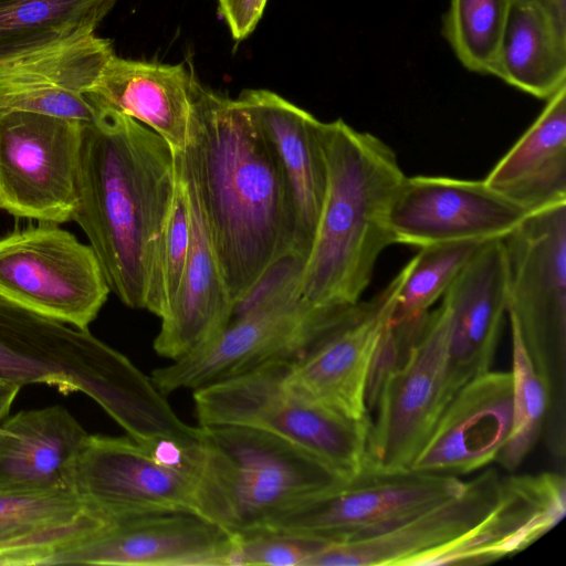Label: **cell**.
Listing matches in <instances>:
<instances>
[{"mask_svg": "<svg viewBox=\"0 0 566 566\" xmlns=\"http://www.w3.org/2000/svg\"><path fill=\"white\" fill-rule=\"evenodd\" d=\"M184 154L233 304L272 263L294 253L289 186L274 148L248 111L200 82Z\"/></svg>", "mask_w": 566, "mask_h": 566, "instance_id": "1", "label": "cell"}, {"mask_svg": "<svg viewBox=\"0 0 566 566\" xmlns=\"http://www.w3.org/2000/svg\"><path fill=\"white\" fill-rule=\"evenodd\" d=\"M83 123L72 221L86 234L111 292L145 310L177 185L168 144L136 119L95 106Z\"/></svg>", "mask_w": 566, "mask_h": 566, "instance_id": "2", "label": "cell"}, {"mask_svg": "<svg viewBox=\"0 0 566 566\" xmlns=\"http://www.w3.org/2000/svg\"><path fill=\"white\" fill-rule=\"evenodd\" d=\"M326 192L298 282L311 307L348 313L360 302L382 251L394 244L389 211L403 181L394 149L343 119L319 122Z\"/></svg>", "mask_w": 566, "mask_h": 566, "instance_id": "3", "label": "cell"}, {"mask_svg": "<svg viewBox=\"0 0 566 566\" xmlns=\"http://www.w3.org/2000/svg\"><path fill=\"white\" fill-rule=\"evenodd\" d=\"M0 379L83 392L132 439L175 433L181 420L151 377L88 329L52 319L0 297Z\"/></svg>", "mask_w": 566, "mask_h": 566, "instance_id": "4", "label": "cell"}, {"mask_svg": "<svg viewBox=\"0 0 566 566\" xmlns=\"http://www.w3.org/2000/svg\"><path fill=\"white\" fill-rule=\"evenodd\" d=\"M199 428L198 514L233 536L260 530L282 510L344 482L308 452L269 432Z\"/></svg>", "mask_w": 566, "mask_h": 566, "instance_id": "5", "label": "cell"}, {"mask_svg": "<svg viewBox=\"0 0 566 566\" xmlns=\"http://www.w3.org/2000/svg\"><path fill=\"white\" fill-rule=\"evenodd\" d=\"M507 314L551 395L552 447L565 444L566 202L530 213L502 239Z\"/></svg>", "mask_w": 566, "mask_h": 566, "instance_id": "6", "label": "cell"}, {"mask_svg": "<svg viewBox=\"0 0 566 566\" xmlns=\"http://www.w3.org/2000/svg\"><path fill=\"white\" fill-rule=\"evenodd\" d=\"M290 361L193 390L198 424L262 430L308 452L343 481L361 475L371 419H349L289 388L284 377Z\"/></svg>", "mask_w": 566, "mask_h": 566, "instance_id": "7", "label": "cell"}, {"mask_svg": "<svg viewBox=\"0 0 566 566\" xmlns=\"http://www.w3.org/2000/svg\"><path fill=\"white\" fill-rule=\"evenodd\" d=\"M109 293L92 247L57 223L39 222L0 237V297L88 329Z\"/></svg>", "mask_w": 566, "mask_h": 566, "instance_id": "8", "label": "cell"}, {"mask_svg": "<svg viewBox=\"0 0 566 566\" xmlns=\"http://www.w3.org/2000/svg\"><path fill=\"white\" fill-rule=\"evenodd\" d=\"M448 313L429 311L380 390L368 432L365 474L408 472L449 402Z\"/></svg>", "mask_w": 566, "mask_h": 566, "instance_id": "9", "label": "cell"}, {"mask_svg": "<svg viewBox=\"0 0 566 566\" xmlns=\"http://www.w3.org/2000/svg\"><path fill=\"white\" fill-rule=\"evenodd\" d=\"M354 312L318 311L300 297L289 298L230 319L193 352L155 369L151 379L164 395L193 391L270 363L294 360Z\"/></svg>", "mask_w": 566, "mask_h": 566, "instance_id": "10", "label": "cell"}, {"mask_svg": "<svg viewBox=\"0 0 566 566\" xmlns=\"http://www.w3.org/2000/svg\"><path fill=\"white\" fill-rule=\"evenodd\" d=\"M465 483L449 474L363 473L292 504L262 528L325 544L357 541L461 493Z\"/></svg>", "mask_w": 566, "mask_h": 566, "instance_id": "11", "label": "cell"}, {"mask_svg": "<svg viewBox=\"0 0 566 566\" xmlns=\"http://www.w3.org/2000/svg\"><path fill=\"white\" fill-rule=\"evenodd\" d=\"M83 123L0 113V209L38 222L72 221Z\"/></svg>", "mask_w": 566, "mask_h": 566, "instance_id": "12", "label": "cell"}, {"mask_svg": "<svg viewBox=\"0 0 566 566\" xmlns=\"http://www.w3.org/2000/svg\"><path fill=\"white\" fill-rule=\"evenodd\" d=\"M114 54L95 30H52L0 45V113L32 112L90 123L86 97Z\"/></svg>", "mask_w": 566, "mask_h": 566, "instance_id": "13", "label": "cell"}, {"mask_svg": "<svg viewBox=\"0 0 566 566\" xmlns=\"http://www.w3.org/2000/svg\"><path fill=\"white\" fill-rule=\"evenodd\" d=\"M87 539L53 565L229 566L234 536L198 513H107Z\"/></svg>", "mask_w": 566, "mask_h": 566, "instance_id": "14", "label": "cell"}, {"mask_svg": "<svg viewBox=\"0 0 566 566\" xmlns=\"http://www.w3.org/2000/svg\"><path fill=\"white\" fill-rule=\"evenodd\" d=\"M530 213L483 180L405 177L389 211L392 243L503 239Z\"/></svg>", "mask_w": 566, "mask_h": 566, "instance_id": "15", "label": "cell"}, {"mask_svg": "<svg viewBox=\"0 0 566 566\" xmlns=\"http://www.w3.org/2000/svg\"><path fill=\"white\" fill-rule=\"evenodd\" d=\"M409 268L410 260L380 292L361 301L349 318L291 360L286 386L349 419H371L366 405L368 373Z\"/></svg>", "mask_w": 566, "mask_h": 566, "instance_id": "16", "label": "cell"}, {"mask_svg": "<svg viewBox=\"0 0 566 566\" xmlns=\"http://www.w3.org/2000/svg\"><path fill=\"white\" fill-rule=\"evenodd\" d=\"M501 476L494 469L467 481L464 490L373 536L327 544L305 566H419L436 551L470 532L492 509Z\"/></svg>", "mask_w": 566, "mask_h": 566, "instance_id": "17", "label": "cell"}, {"mask_svg": "<svg viewBox=\"0 0 566 566\" xmlns=\"http://www.w3.org/2000/svg\"><path fill=\"white\" fill-rule=\"evenodd\" d=\"M75 489L107 513H198L195 480L157 462L130 437L90 434L78 460Z\"/></svg>", "mask_w": 566, "mask_h": 566, "instance_id": "18", "label": "cell"}, {"mask_svg": "<svg viewBox=\"0 0 566 566\" xmlns=\"http://www.w3.org/2000/svg\"><path fill=\"white\" fill-rule=\"evenodd\" d=\"M511 371H486L465 384L443 409L409 471L467 474L496 460L513 427Z\"/></svg>", "mask_w": 566, "mask_h": 566, "instance_id": "19", "label": "cell"}, {"mask_svg": "<svg viewBox=\"0 0 566 566\" xmlns=\"http://www.w3.org/2000/svg\"><path fill=\"white\" fill-rule=\"evenodd\" d=\"M448 313L446 389L449 401L490 370L507 313V264L502 239L485 241L443 295ZM449 403V402H448Z\"/></svg>", "mask_w": 566, "mask_h": 566, "instance_id": "20", "label": "cell"}, {"mask_svg": "<svg viewBox=\"0 0 566 566\" xmlns=\"http://www.w3.org/2000/svg\"><path fill=\"white\" fill-rule=\"evenodd\" d=\"M566 512L563 474L501 478L489 513L465 535L424 557L419 566L481 565L516 554L557 525Z\"/></svg>", "mask_w": 566, "mask_h": 566, "instance_id": "21", "label": "cell"}, {"mask_svg": "<svg viewBox=\"0 0 566 566\" xmlns=\"http://www.w3.org/2000/svg\"><path fill=\"white\" fill-rule=\"evenodd\" d=\"M174 155L187 196L190 240L177 295L154 340L155 352L172 361L219 333L232 308L191 169L184 150Z\"/></svg>", "mask_w": 566, "mask_h": 566, "instance_id": "22", "label": "cell"}, {"mask_svg": "<svg viewBox=\"0 0 566 566\" xmlns=\"http://www.w3.org/2000/svg\"><path fill=\"white\" fill-rule=\"evenodd\" d=\"M237 99L275 150L294 210V253L306 259L327 182L318 130L321 120L269 90H244Z\"/></svg>", "mask_w": 566, "mask_h": 566, "instance_id": "23", "label": "cell"}, {"mask_svg": "<svg viewBox=\"0 0 566 566\" xmlns=\"http://www.w3.org/2000/svg\"><path fill=\"white\" fill-rule=\"evenodd\" d=\"M88 436L62 406L22 410L1 422L0 492H76Z\"/></svg>", "mask_w": 566, "mask_h": 566, "instance_id": "24", "label": "cell"}, {"mask_svg": "<svg viewBox=\"0 0 566 566\" xmlns=\"http://www.w3.org/2000/svg\"><path fill=\"white\" fill-rule=\"evenodd\" d=\"M198 80L185 64L124 59L115 53L85 94L95 106L111 108L144 124L172 153L189 140Z\"/></svg>", "mask_w": 566, "mask_h": 566, "instance_id": "25", "label": "cell"}, {"mask_svg": "<svg viewBox=\"0 0 566 566\" xmlns=\"http://www.w3.org/2000/svg\"><path fill=\"white\" fill-rule=\"evenodd\" d=\"M105 511L75 491L0 492V566L53 565L91 537Z\"/></svg>", "mask_w": 566, "mask_h": 566, "instance_id": "26", "label": "cell"}, {"mask_svg": "<svg viewBox=\"0 0 566 566\" xmlns=\"http://www.w3.org/2000/svg\"><path fill=\"white\" fill-rule=\"evenodd\" d=\"M483 180L528 213L566 202V85Z\"/></svg>", "mask_w": 566, "mask_h": 566, "instance_id": "27", "label": "cell"}, {"mask_svg": "<svg viewBox=\"0 0 566 566\" xmlns=\"http://www.w3.org/2000/svg\"><path fill=\"white\" fill-rule=\"evenodd\" d=\"M492 75L537 98L566 85V32L532 0H512Z\"/></svg>", "mask_w": 566, "mask_h": 566, "instance_id": "28", "label": "cell"}, {"mask_svg": "<svg viewBox=\"0 0 566 566\" xmlns=\"http://www.w3.org/2000/svg\"><path fill=\"white\" fill-rule=\"evenodd\" d=\"M484 242L465 240L420 248L410 259L408 274L395 300L390 323L405 326L423 318Z\"/></svg>", "mask_w": 566, "mask_h": 566, "instance_id": "29", "label": "cell"}, {"mask_svg": "<svg viewBox=\"0 0 566 566\" xmlns=\"http://www.w3.org/2000/svg\"><path fill=\"white\" fill-rule=\"evenodd\" d=\"M512 333V377L514 412L511 434L495 461L507 471H514L533 450L546 426L551 395L546 382L536 370L514 324Z\"/></svg>", "mask_w": 566, "mask_h": 566, "instance_id": "30", "label": "cell"}, {"mask_svg": "<svg viewBox=\"0 0 566 566\" xmlns=\"http://www.w3.org/2000/svg\"><path fill=\"white\" fill-rule=\"evenodd\" d=\"M512 0H450L442 32L469 71L492 74Z\"/></svg>", "mask_w": 566, "mask_h": 566, "instance_id": "31", "label": "cell"}, {"mask_svg": "<svg viewBox=\"0 0 566 566\" xmlns=\"http://www.w3.org/2000/svg\"><path fill=\"white\" fill-rule=\"evenodd\" d=\"M117 0H0V45L72 28L96 30Z\"/></svg>", "mask_w": 566, "mask_h": 566, "instance_id": "32", "label": "cell"}, {"mask_svg": "<svg viewBox=\"0 0 566 566\" xmlns=\"http://www.w3.org/2000/svg\"><path fill=\"white\" fill-rule=\"evenodd\" d=\"M176 171L175 196L158 247L154 280L145 303V310L159 318L167 314L177 295L190 240V218L186 190L177 167Z\"/></svg>", "mask_w": 566, "mask_h": 566, "instance_id": "33", "label": "cell"}, {"mask_svg": "<svg viewBox=\"0 0 566 566\" xmlns=\"http://www.w3.org/2000/svg\"><path fill=\"white\" fill-rule=\"evenodd\" d=\"M326 545L307 537L260 528L234 535L229 566H305Z\"/></svg>", "mask_w": 566, "mask_h": 566, "instance_id": "34", "label": "cell"}, {"mask_svg": "<svg viewBox=\"0 0 566 566\" xmlns=\"http://www.w3.org/2000/svg\"><path fill=\"white\" fill-rule=\"evenodd\" d=\"M304 262V258L291 252L272 263L250 290L232 304L229 321L289 298L300 297L298 282Z\"/></svg>", "mask_w": 566, "mask_h": 566, "instance_id": "35", "label": "cell"}, {"mask_svg": "<svg viewBox=\"0 0 566 566\" xmlns=\"http://www.w3.org/2000/svg\"><path fill=\"white\" fill-rule=\"evenodd\" d=\"M219 12L235 41L245 39L259 23L268 0H217Z\"/></svg>", "mask_w": 566, "mask_h": 566, "instance_id": "36", "label": "cell"}, {"mask_svg": "<svg viewBox=\"0 0 566 566\" xmlns=\"http://www.w3.org/2000/svg\"><path fill=\"white\" fill-rule=\"evenodd\" d=\"M543 7L557 27L566 32V0H532Z\"/></svg>", "mask_w": 566, "mask_h": 566, "instance_id": "37", "label": "cell"}, {"mask_svg": "<svg viewBox=\"0 0 566 566\" xmlns=\"http://www.w3.org/2000/svg\"><path fill=\"white\" fill-rule=\"evenodd\" d=\"M21 386L9 382V381H0V400L4 399H15L18 392L20 391Z\"/></svg>", "mask_w": 566, "mask_h": 566, "instance_id": "38", "label": "cell"}, {"mask_svg": "<svg viewBox=\"0 0 566 566\" xmlns=\"http://www.w3.org/2000/svg\"><path fill=\"white\" fill-rule=\"evenodd\" d=\"M13 400L14 399H12V398L0 400V423L8 415Z\"/></svg>", "mask_w": 566, "mask_h": 566, "instance_id": "39", "label": "cell"}, {"mask_svg": "<svg viewBox=\"0 0 566 566\" xmlns=\"http://www.w3.org/2000/svg\"><path fill=\"white\" fill-rule=\"evenodd\" d=\"M0 381H4V380H1V379H0Z\"/></svg>", "mask_w": 566, "mask_h": 566, "instance_id": "40", "label": "cell"}]
</instances>
